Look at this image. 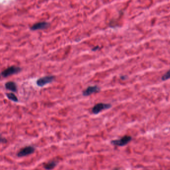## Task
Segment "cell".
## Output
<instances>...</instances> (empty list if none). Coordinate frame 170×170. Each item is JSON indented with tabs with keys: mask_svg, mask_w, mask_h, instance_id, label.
<instances>
[{
	"mask_svg": "<svg viewBox=\"0 0 170 170\" xmlns=\"http://www.w3.org/2000/svg\"><path fill=\"white\" fill-rule=\"evenodd\" d=\"M22 68L20 67L12 66L3 70L1 73V75L4 78H7L11 75L18 74L22 71Z\"/></svg>",
	"mask_w": 170,
	"mask_h": 170,
	"instance_id": "cell-1",
	"label": "cell"
},
{
	"mask_svg": "<svg viewBox=\"0 0 170 170\" xmlns=\"http://www.w3.org/2000/svg\"><path fill=\"white\" fill-rule=\"evenodd\" d=\"M132 137L129 135H125L119 139L113 140L111 141L112 145L116 146L123 147L128 144L132 140Z\"/></svg>",
	"mask_w": 170,
	"mask_h": 170,
	"instance_id": "cell-2",
	"label": "cell"
},
{
	"mask_svg": "<svg viewBox=\"0 0 170 170\" xmlns=\"http://www.w3.org/2000/svg\"><path fill=\"white\" fill-rule=\"evenodd\" d=\"M112 107V105L110 104H105L100 102L97 104L92 109V112L94 115H97L101 111L104 110L108 109Z\"/></svg>",
	"mask_w": 170,
	"mask_h": 170,
	"instance_id": "cell-3",
	"label": "cell"
},
{
	"mask_svg": "<svg viewBox=\"0 0 170 170\" xmlns=\"http://www.w3.org/2000/svg\"><path fill=\"white\" fill-rule=\"evenodd\" d=\"M54 80H55V77L54 76H46L45 77L40 78L36 81V84L40 87H42L45 86L46 85L49 84L53 82Z\"/></svg>",
	"mask_w": 170,
	"mask_h": 170,
	"instance_id": "cell-4",
	"label": "cell"
},
{
	"mask_svg": "<svg viewBox=\"0 0 170 170\" xmlns=\"http://www.w3.org/2000/svg\"><path fill=\"white\" fill-rule=\"evenodd\" d=\"M36 149L33 146H27L22 148L17 153V156L18 157H23L28 156L29 155L33 154L35 151Z\"/></svg>",
	"mask_w": 170,
	"mask_h": 170,
	"instance_id": "cell-5",
	"label": "cell"
},
{
	"mask_svg": "<svg viewBox=\"0 0 170 170\" xmlns=\"http://www.w3.org/2000/svg\"><path fill=\"white\" fill-rule=\"evenodd\" d=\"M101 90V88L99 86H91L88 87L85 90L82 91V95L83 96L87 97L89 96H90L93 94L97 93L99 92Z\"/></svg>",
	"mask_w": 170,
	"mask_h": 170,
	"instance_id": "cell-6",
	"label": "cell"
},
{
	"mask_svg": "<svg viewBox=\"0 0 170 170\" xmlns=\"http://www.w3.org/2000/svg\"><path fill=\"white\" fill-rule=\"evenodd\" d=\"M49 26V23L47 22H40V23H35L31 27V29L33 31L44 29H47Z\"/></svg>",
	"mask_w": 170,
	"mask_h": 170,
	"instance_id": "cell-7",
	"label": "cell"
},
{
	"mask_svg": "<svg viewBox=\"0 0 170 170\" xmlns=\"http://www.w3.org/2000/svg\"><path fill=\"white\" fill-rule=\"evenodd\" d=\"M5 89L10 90L12 92H16L17 91V85H16V83L13 81H10V82H8L5 84Z\"/></svg>",
	"mask_w": 170,
	"mask_h": 170,
	"instance_id": "cell-8",
	"label": "cell"
},
{
	"mask_svg": "<svg viewBox=\"0 0 170 170\" xmlns=\"http://www.w3.org/2000/svg\"><path fill=\"white\" fill-rule=\"evenodd\" d=\"M58 162L55 160H51L45 163L44 164V168L47 170H53L56 168V167L58 165Z\"/></svg>",
	"mask_w": 170,
	"mask_h": 170,
	"instance_id": "cell-9",
	"label": "cell"
},
{
	"mask_svg": "<svg viewBox=\"0 0 170 170\" xmlns=\"http://www.w3.org/2000/svg\"><path fill=\"white\" fill-rule=\"evenodd\" d=\"M6 96L10 100H12L14 102H18V98L16 97V96L13 93L6 94Z\"/></svg>",
	"mask_w": 170,
	"mask_h": 170,
	"instance_id": "cell-10",
	"label": "cell"
},
{
	"mask_svg": "<svg viewBox=\"0 0 170 170\" xmlns=\"http://www.w3.org/2000/svg\"><path fill=\"white\" fill-rule=\"evenodd\" d=\"M170 79V69L162 77V80L163 81L168 80Z\"/></svg>",
	"mask_w": 170,
	"mask_h": 170,
	"instance_id": "cell-11",
	"label": "cell"
},
{
	"mask_svg": "<svg viewBox=\"0 0 170 170\" xmlns=\"http://www.w3.org/2000/svg\"><path fill=\"white\" fill-rule=\"evenodd\" d=\"M7 142V140L5 138H3V137H1V142L2 143H6Z\"/></svg>",
	"mask_w": 170,
	"mask_h": 170,
	"instance_id": "cell-12",
	"label": "cell"
},
{
	"mask_svg": "<svg viewBox=\"0 0 170 170\" xmlns=\"http://www.w3.org/2000/svg\"><path fill=\"white\" fill-rule=\"evenodd\" d=\"M99 48V46H96L94 47V48H93L92 49V50H93V51H95L97 50Z\"/></svg>",
	"mask_w": 170,
	"mask_h": 170,
	"instance_id": "cell-13",
	"label": "cell"
}]
</instances>
